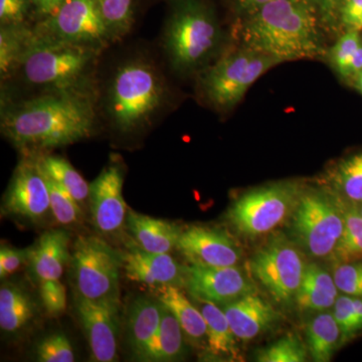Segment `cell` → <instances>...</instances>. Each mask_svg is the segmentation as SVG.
Instances as JSON below:
<instances>
[{
	"label": "cell",
	"instance_id": "obj_1",
	"mask_svg": "<svg viewBox=\"0 0 362 362\" xmlns=\"http://www.w3.org/2000/svg\"><path fill=\"white\" fill-rule=\"evenodd\" d=\"M96 111L81 89L45 90L2 113L1 131L21 150L59 148L93 134Z\"/></svg>",
	"mask_w": 362,
	"mask_h": 362
},
{
	"label": "cell",
	"instance_id": "obj_2",
	"mask_svg": "<svg viewBox=\"0 0 362 362\" xmlns=\"http://www.w3.org/2000/svg\"><path fill=\"white\" fill-rule=\"evenodd\" d=\"M316 0H272L244 16L240 45L281 64L325 54Z\"/></svg>",
	"mask_w": 362,
	"mask_h": 362
},
{
	"label": "cell",
	"instance_id": "obj_3",
	"mask_svg": "<svg viewBox=\"0 0 362 362\" xmlns=\"http://www.w3.org/2000/svg\"><path fill=\"white\" fill-rule=\"evenodd\" d=\"M166 87L160 73L148 59L124 62L107 88L105 108L112 126L122 134L149 127L163 110Z\"/></svg>",
	"mask_w": 362,
	"mask_h": 362
},
{
	"label": "cell",
	"instance_id": "obj_4",
	"mask_svg": "<svg viewBox=\"0 0 362 362\" xmlns=\"http://www.w3.org/2000/svg\"><path fill=\"white\" fill-rule=\"evenodd\" d=\"M221 42L214 13L197 0H182L169 16L163 35L169 63L181 74L204 68L216 56Z\"/></svg>",
	"mask_w": 362,
	"mask_h": 362
},
{
	"label": "cell",
	"instance_id": "obj_5",
	"mask_svg": "<svg viewBox=\"0 0 362 362\" xmlns=\"http://www.w3.org/2000/svg\"><path fill=\"white\" fill-rule=\"evenodd\" d=\"M98 49L35 33L18 71L26 83L49 90L81 89Z\"/></svg>",
	"mask_w": 362,
	"mask_h": 362
},
{
	"label": "cell",
	"instance_id": "obj_6",
	"mask_svg": "<svg viewBox=\"0 0 362 362\" xmlns=\"http://www.w3.org/2000/svg\"><path fill=\"white\" fill-rule=\"evenodd\" d=\"M280 64L268 54L240 45L204 70L201 81L202 93L214 108L230 110L242 101L259 78Z\"/></svg>",
	"mask_w": 362,
	"mask_h": 362
},
{
	"label": "cell",
	"instance_id": "obj_7",
	"mask_svg": "<svg viewBox=\"0 0 362 362\" xmlns=\"http://www.w3.org/2000/svg\"><path fill=\"white\" fill-rule=\"evenodd\" d=\"M71 274L78 294L88 299L120 302L122 254L102 238L80 235L71 255Z\"/></svg>",
	"mask_w": 362,
	"mask_h": 362
},
{
	"label": "cell",
	"instance_id": "obj_8",
	"mask_svg": "<svg viewBox=\"0 0 362 362\" xmlns=\"http://www.w3.org/2000/svg\"><path fill=\"white\" fill-rule=\"evenodd\" d=\"M300 195L299 187L293 182L256 188L233 202L228 211V221L242 235H264L277 228L294 211Z\"/></svg>",
	"mask_w": 362,
	"mask_h": 362
},
{
	"label": "cell",
	"instance_id": "obj_9",
	"mask_svg": "<svg viewBox=\"0 0 362 362\" xmlns=\"http://www.w3.org/2000/svg\"><path fill=\"white\" fill-rule=\"evenodd\" d=\"M295 237L311 256L324 258L335 252L344 230L343 209L326 195L301 194L293 216Z\"/></svg>",
	"mask_w": 362,
	"mask_h": 362
},
{
	"label": "cell",
	"instance_id": "obj_10",
	"mask_svg": "<svg viewBox=\"0 0 362 362\" xmlns=\"http://www.w3.org/2000/svg\"><path fill=\"white\" fill-rule=\"evenodd\" d=\"M250 268L276 301L288 304L296 298L306 265L299 250L283 235H277L254 255Z\"/></svg>",
	"mask_w": 362,
	"mask_h": 362
},
{
	"label": "cell",
	"instance_id": "obj_11",
	"mask_svg": "<svg viewBox=\"0 0 362 362\" xmlns=\"http://www.w3.org/2000/svg\"><path fill=\"white\" fill-rule=\"evenodd\" d=\"M39 33L98 51L113 40L97 0H66L49 16Z\"/></svg>",
	"mask_w": 362,
	"mask_h": 362
},
{
	"label": "cell",
	"instance_id": "obj_12",
	"mask_svg": "<svg viewBox=\"0 0 362 362\" xmlns=\"http://www.w3.org/2000/svg\"><path fill=\"white\" fill-rule=\"evenodd\" d=\"M120 302L75 295V310L89 343L93 361H116L120 337Z\"/></svg>",
	"mask_w": 362,
	"mask_h": 362
},
{
	"label": "cell",
	"instance_id": "obj_13",
	"mask_svg": "<svg viewBox=\"0 0 362 362\" xmlns=\"http://www.w3.org/2000/svg\"><path fill=\"white\" fill-rule=\"evenodd\" d=\"M6 213L32 221L44 220L51 211L49 188L37 160L21 162L4 195Z\"/></svg>",
	"mask_w": 362,
	"mask_h": 362
},
{
	"label": "cell",
	"instance_id": "obj_14",
	"mask_svg": "<svg viewBox=\"0 0 362 362\" xmlns=\"http://www.w3.org/2000/svg\"><path fill=\"white\" fill-rule=\"evenodd\" d=\"M123 185V169L118 163L106 166L90 185V216L100 233L113 235L126 225L128 211Z\"/></svg>",
	"mask_w": 362,
	"mask_h": 362
},
{
	"label": "cell",
	"instance_id": "obj_15",
	"mask_svg": "<svg viewBox=\"0 0 362 362\" xmlns=\"http://www.w3.org/2000/svg\"><path fill=\"white\" fill-rule=\"evenodd\" d=\"M185 286L194 299L225 305L254 292L235 266L211 267L192 264L185 268Z\"/></svg>",
	"mask_w": 362,
	"mask_h": 362
},
{
	"label": "cell",
	"instance_id": "obj_16",
	"mask_svg": "<svg viewBox=\"0 0 362 362\" xmlns=\"http://www.w3.org/2000/svg\"><path fill=\"white\" fill-rule=\"evenodd\" d=\"M177 249L190 263L211 267L235 266L242 255L226 233L199 226L181 232Z\"/></svg>",
	"mask_w": 362,
	"mask_h": 362
},
{
	"label": "cell",
	"instance_id": "obj_17",
	"mask_svg": "<svg viewBox=\"0 0 362 362\" xmlns=\"http://www.w3.org/2000/svg\"><path fill=\"white\" fill-rule=\"evenodd\" d=\"M126 276L146 285H185V268L169 254H157L134 247L122 254Z\"/></svg>",
	"mask_w": 362,
	"mask_h": 362
},
{
	"label": "cell",
	"instance_id": "obj_18",
	"mask_svg": "<svg viewBox=\"0 0 362 362\" xmlns=\"http://www.w3.org/2000/svg\"><path fill=\"white\" fill-rule=\"evenodd\" d=\"M235 337L247 342L270 329L279 314L272 305L254 292L223 305Z\"/></svg>",
	"mask_w": 362,
	"mask_h": 362
},
{
	"label": "cell",
	"instance_id": "obj_19",
	"mask_svg": "<svg viewBox=\"0 0 362 362\" xmlns=\"http://www.w3.org/2000/svg\"><path fill=\"white\" fill-rule=\"evenodd\" d=\"M70 233L63 230H51L40 235L35 245L28 247V262L39 281L61 279L65 267L71 261Z\"/></svg>",
	"mask_w": 362,
	"mask_h": 362
},
{
	"label": "cell",
	"instance_id": "obj_20",
	"mask_svg": "<svg viewBox=\"0 0 362 362\" xmlns=\"http://www.w3.org/2000/svg\"><path fill=\"white\" fill-rule=\"evenodd\" d=\"M160 322V302L143 297L132 301L127 314V337L131 351L138 361H144Z\"/></svg>",
	"mask_w": 362,
	"mask_h": 362
},
{
	"label": "cell",
	"instance_id": "obj_21",
	"mask_svg": "<svg viewBox=\"0 0 362 362\" xmlns=\"http://www.w3.org/2000/svg\"><path fill=\"white\" fill-rule=\"evenodd\" d=\"M126 226L138 247L157 254H169L177 247L182 232L175 223L133 211H128Z\"/></svg>",
	"mask_w": 362,
	"mask_h": 362
},
{
	"label": "cell",
	"instance_id": "obj_22",
	"mask_svg": "<svg viewBox=\"0 0 362 362\" xmlns=\"http://www.w3.org/2000/svg\"><path fill=\"white\" fill-rule=\"evenodd\" d=\"M37 306L30 293L20 286L6 283L0 288V328L6 337H20L30 328Z\"/></svg>",
	"mask_w": 362,
	"mask_h": 362
},
{
	"label": "cell",
	"instance_id": "obj_23",
	"mask_svg": "<svg viewBox=\"0 0 362 362\" xmlns=\"http://www.w3.org/2000/svg\"><path fill=\"white\" fill-rule=\"evenodd\" d=\"M159 302L171 311L180 322L183 333L195 342L206 340V322L199 307L190 301L175 285L157 286Z\"/></svg>",
	"mask_w": 362,
	"mask_h": 362
},
{
	"label": "cell",
	"instance_id": "obj_24",
	"mask_svg": "<svg viewBox=\"0 0 362 362\" xmlns=\"http://www.w3.org/2000/svg\"><path fill=\"white\" fill-rule=\"evenodd\" d=\"M338 289L334 279L316 264L305 269L295 301L303 310H324L334 306Z\"/></svg>",
	"mask_w": 362,
	"mask_h": 362
},
{
	"label": "cell",
	"instance_id": "obj_25",
	"mask_svg": "<svg viewBox=\"0 0 362 362\" xmlns=\"http://www.w3.org/2000/svg\"><path fill=\"white\" fill-rule=\"evenodd\" d=\"M206 319L207 349L214 356L237 357V339L225 312L218 305L194 299Z\"/></svg>",
	"mask_w": 362,
	"mask_h": 362
},
{
	"label": "cell",
	"instance_id": "obj_26",
	"mask_svg": "<svg viewBox=\"0 0 362 362\" xmlns=\"http://www.w3.org/2000/svg\"><path fill=\"white\" fill-rule=\"evenodd\" d=\"M183 351L185 343L182 328L171 311L161 304L160 327L150 345L144 361H175L182 356Z\"/></svg>",
	"mask_w": 362,
	"mask_h": 362
},
{
	"label": "cell",
	"instance_id": "obj_27",
	"mask_svg": "<svg viewBox=\"0 0 362 362\" xmlns=\"http://www.w3.org/2000/svg\"><path fill=\"white\" fill-rule=\"evenodd\" d=\"M307 345L316 362L330 361L338 343H341V331L331 313H322L312 319L306 327Z\"/></svg>",
	"mask_w": 362,
	"mask_h": 362
},
{
	"label": "cell",
	"instance_id": "obj_28",
	"mask_svg": "<svg viewBox=\"0 0 362 362\" xmlns=\"http://www.w3.org/2000/svg\"><path fill=\"white\" fill-rule=\"evenodd\" d=\"M35 37L25 26L1 25L0 30V74L7 78L18 71L21 59Z\"/></svg>",
	"mask_w": 362,
	"mask_h": 362
},
{
	"label": "cell",
	"instance_id": "obj_29",
	"mask_svg": "<svg viewBox=\"0 0 362 362\" xmlns=\"http://www.w3.org/2000/svg\"><path fill=\"white\" fill-rule=\"evenodd\" d=\"M40 168L78 202L89 199L90 185L63 157L47 156L37 159Z\"/></svg>",
	"mask_w": 362,
	"mask_h": 362
},
{
	"label": "cell",
	"instance_id": "obj_30",
	"mask_svg": "<svg viewBox=\"0 0 362 362\" xmlns=\"http://www.w3.org/2000/svg\"><path fill=\"white\" fill-rule=\"evenodd\" d=\"M330 182L345 199L362 204V152L338 162L330 171Z\"/></svg>",
	"mask_w": 362,
	"mask_h": 362
},
{
	"label": "cell",
	"instance_id": "obj_31",
	"mask_svg": "<svg viewBox=\"0 0 362 362\" xmlns=\"http://www.w3.org/2000/svg\"><path fill=\"white\" fill-rule=\"evenodd\" d=\"M344 230L338 243L335 255L343 261L362 258V216L359 209H343Z\"/></svg>",
	"mask_w": 362,
	"mask_h": 362
},
{
	"label": "cell",
	"instance_id": "obj_32",
	"mask_svg": "<svg viewBox=\"0 0 362 362\" xmlns=\"http://www.w3.org/2000/svg\"><path fill=\"white\" fill-rule=\"evenodd\" d=\"M42 173L49 188L51 211L54 218L63 226L76 225L83 216L80 204L56 181L52 180L44 170Z\"/></svg>",
	"mask_w": 362,
	"mask_h": 362
},
{
	"label": "cell",
	"instance_id": "obj_33",
	"mask_svg": "<svg viewBox=\"0 0 362 362\" xmlns=\"http://www.w3.org/2000/svg\"><path fill=\"white\" fill-rule=\"evenodd\" d=\"M108 26L112 40L119 39L129 32L133 23L134 0H97Z\"/></svg>",
	"mask_w": 362,
	"mask_h": 362
},
{
	"label": "cell",
	"instance_id": "obj_34",
	"mask_svg": "<svg viewBox=\"0 0 362 362\" xmlns=\"http://www.w3.org/2000/svg\"><path fill=\"white\" fill-rule=\"evenodd\" d=\"M306 358V346L299 337L293 334L259 349L256 354V361L259 362H303Z\"/></svg>",
	"mask_w": 362,
	"mask_h": 362
},
{
	"label": "cell",
	"instance_id": "obj_35",
	"mask_svg": "<svg viewBox=\"0 0 362 362\" xmlns=\"http://www.w3.org/2000/svg\"><path fill=\"white\" fill-rule=\"evenodd\" d=\"M361 44L358 30L351 28L345 30L335 45L331 47L328 59L332 68L342 78H344L350 62Z\"/></svg>",
	"mask_w": 362,
	"mask_h": 362
},
{
	"label": "cell",
	"instance_id": "obj_36",
	"mask_svg": "<svg viewBox=\"0 0 362 362\" xmlns=\"http://www.w3.org/2000/svg\"><path fill=\"white\" fill-rule=\"evenodd\" d=\"M35 356L40 362L75 361L70 339L61 332L42 338L35 347Z\"/></svg>",
	"mask_w": 362,
	"mask_h": 362
},
{
	"label": "cell",
	"instance_id": "obj_37",
	"mask_svg": "<svg viewBox=\"0 0 362 362\" xmlns=\"http://www.w3.org/2000/svg\"><path fill=\"white\" fill-rule=\"evenodd\" d=\"M322 23L342 26L345 30L362 26V0H337Z\"/></svg>",
	"mask_w": 362,
	"mask_h": 362
},
{
	"label": "cell",
	"instance_id": "obj_38",
	"mask_svg": "<svg viewBox=\"0 0 362 362\" xmlns=\"http://www.w3.org/2000/svg\"><path fill=\"white\" fill-rule=\"evenodd\" d=\"M333 315L341 331V343L347 341L362 330L354 309V298L338 297L335 301Z\"/></svg>",
	"mask_w": 362,
	"mask_h": 362
},
{
	"label": "cell",
	"instance_id": "obj_39",
	"mask_svg": "<svg viewBox=\"0 0 362 362\" xmlns=\"http://www.w3.org/2000/svg\"><path fill=\"white\" fill-rule=\"evenodd\" d=\"M40 295L47 315L58 317L66 308V291L59 279L40 281Z\"/></svg>",
	"mask_w": 362,
	"mask_h": 362
},
{
	"label": "cell",
	"instance_id": "obj_40",
	"mask_svg": "<svg viewBox=\"0 0 362 362\" xmlns=\"http://www.w3.org/2000/svg\"><path fill=\"white\" fill-rule=\"evenodd\" d=\"M338 291L354 297H362V263H346L334 271Z\"/></svg>",
	"mask_w": 362,
	"mask_h": 362
},
{
	"label": "cell",
	"instance_id": "obj_41",
	"mask_svg": "<svg viewBox=\"0 0 362 362\" xmlns=\"http://www.w3.org/2000/svg\"><path fill=\"white\" fill-rule=\"evenodd\" d=\"M28 262V250L4 246L0 249V277L6 279Z\"/></svg>",
	"mask_w": 362,
	"mask_h": 362
},
{
	"label": "cell",
	"instance_id": "obj_42",
	"mask_svg": "<svg viewBox=\"0 0 362 362\" xmlns=\"http://www.w3.org/2000/svg\"><path fill=\"white\" fill-rule=\"evenodd\" d=\"M28 11V0H0L1 25H20Z\"/></svg>",
	"mask_w": 362,
	"mask_h": 362
},
{
	"label": "cell",
	"instance_id": "obj_43",
	"mask_svg": "<svg viewBox=\"0 0 362 362\" xmlns=\"http://www.w3.org/2000/svg\"><path fill=\"white\" fill-rule=\"evenodd\" d=\"M270 1L272 0H235L233 2L237 13L245 16Z\"/></svg>",
	"mask_w": 362,
	"mask_h": 362
},
{
	"label": "cell",
	"instance_id": "obj_44",
	"mask_svg": "<svg viewBox=\"0 0 362 362\" xmlns=\"http://www.w3.org/2000/svg\"><path fill=\"white\" fill-rule=\"evenodd\" d=\"M362 71V44L361 47L357 49L354 58L350 62L349 68H347L346 73H345L344 80L354 81V78Z\"/></svg>",
	"mask_w": 362,
	"mask_h": 362
},
{
	"label": "cell",
	"instance_id": "obj_45",
	"mask_svg": "<svg viewBox=\"0 0 362 362\" xmlns=\"http://www.w3.org/2000/svg\"><path fill=\"white\" fill-rule=\"evenodd\" d=\"M66 0H33L37 11L42 16H51Z\"/></svg>",
	"mask_w": 362,
	"mask_h": 362
},
{
	"label": "cell",
	"instance_id": "obj_46",
	"mask_svg": "<svg viewBox=\"0 0 362 362\" xmlns=\"http://www.w3.org/2000/svg\"><path fill=\"white\" fill-rule=\"evenodd\" d=\"M337 0H316L317 6H318L319 13H320L321 21H323L324 18L329 13L331 7L333 6Z\"/></svg>",
	"mask_w": 362,
	"mask_h": 362
},
{
	"label": "cell",
	"instance_id": "obj_47",
	"mask_svg": "<svg viewBox=\"0 0 362 362\" xmlns=\"http://www.w3.org/2000/svg\"><path fill=\"white\" fill-rule=\"evenodd\" d=\"M354 309H356L362 329V297L354 298Z\"/></svg>",
	"mask_w": 362,
	"mask_h": 362
},
{
	"label": "cell",
	"instance_id": "obj_48",
	"mask_svg": "<svg viewBox=\"0 0 362 362\" xmlns=\"http://www.w3.org/2000/svg\"><path fill=\"white\" fill-rule=\"evenodd\" d=\"M352 82H354V87H356V89L362 94V71L361 73H359L356 78H354V80L352 81Z\"/></svg>",
	"mask_w": 362,
	"mask_h": 362
},
{
	"label": "cell",
	"instance_id": "obj_49",
	"mask_svg": "<svg viewBox=\"0 0 362 362\" xmlns=\"http://www.w3.org/2000/svg\"><path fill=\"white\" fill-rule=\"evenodd\" d=\"M359 211H361V216H362V207H361V209H359Z\"/></svg>",
	"mask_w": 362,
	"mask_h": 362
}]
</instances>
